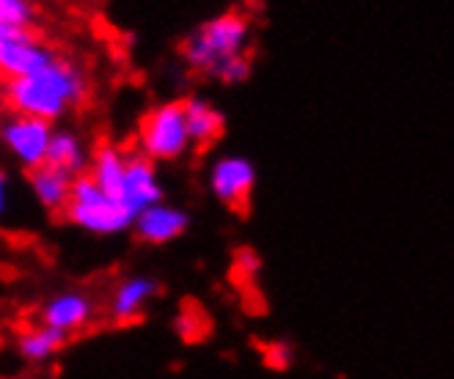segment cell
I'll return each mask as SVG.
<instances>
[{
  "instance_id": "1",
  "label": "cell",
  "mask_w": 454,
  "mask_h": 379,
  "mask_svg": "<svg viewBox=\"0 0 454 379\" xmlns=\"http://www.w3.org/2000/svg\"><path fill=\"white\" fill-rule=\"evenodd\" d=\"M9 111L42 121H59L89 97V80L74 64L56 58L42 72L6 80Z\"/></svg>"
},
{
  "instance_id": "2",
  "label": "cell",
  "mask_w": 454,
  "mask_h": 379,
  "mask_svg": "<svg viewBox=\"0 0 454 379\" xmlns=\"http://www.w3.org/2000/svg\"><path fill=\"white\" fill-rule=\"evenodd\" d=\"M251 36H254L251 19L239 12H226V14H218L201 22L199 28L184 39L182 58L191 69L209 77L223 61L248 56Z\"/></svg>"
},
{
  "instance_id": "3",
  "label": "cell",
  "mask_w": 454,
  "mask_h": 379,
  "mask_svg": "<svg viewBox=\"0 0 454 379\" xmlns=\"http://www.w3.org/2000/svg\"><path fill=\"white\" fill-rule=\"evenodd\" d=\"M64 218L72 226L83 228L94 236H116V234H124L136 226V214H132V209L124 201L105 193L89 174L74 176Z\"/></svg>"
},
{
  "instance_id": "4",
  "label": "cell",
  "mask_w": 454,
  "mask_h": 379,
  "mask_svg": "<svg viewBox=\"0 0 454 379\" xmlns=\"http://www.w3.org/2000/svg\"><path fill=\"white\" fill-rule=\"evenodd\" d=\"M193 138L188 127V107L184 99L163 102L138 124V151L154 162H174L193 151Z\"/></svg>"
},
{
  "instance_id": "5",
  "label": "cell",
  "mask_w": 454,
  "mask_h": 379,
  "mask_svg": "<svg viewBox=\"0 0 454 379\" xmlns=\"http://www.w3.org/2000/svg\"><path fill=\"white\" fill-rule=\"evenodd\" d=\"M52 132L56 129H52L50 121L12 113L0 121V143H4L6 151L31 174L47 162V149L52 141Z\"/></svg>"
},
{
  "instance_id": "6",
  "label": "cell",
  "mask_w": 454,
  "mask_h": 379,
  "mask_svg": "<svg viewBox=\"0 0 454 379\" xmlns=\"http://www.w3.org/2000/svg\"><path fill=\"white\" fill-rule=\"evenodd\" d=\"M256 179H259L256 166L248 157H239V154L218 157L212 162V171H209V193L226 209L243 214L251 206Z\"/></svg>"
},
{
  "instance_id": "7",
  "label": "cell",
  "mask_w": 454,
  "mask_h": 379,
  "mask_svg": "<svg viewBox=\"0 0 454 379\" xmlns=\"http://www.w3.org/2000/svg\"><path fill=\"white\" fill-rule=\"evenodd\" d=\"M56 50L42 44L31 31L0 36V77H28L56 61Z\"/></svg>"
},
{
  "instance_id": "8",
  "label": "cell",
  "mask_w": 454,
  "mask_h": 379,
  "mask_svg": "<svg viewBox=\"0 0 454 379\" xmlns=\"http://www.w3.org/2000/svg\"><path fill=\"white\" fill-rule=\"evenodd\" d=\"M166 196L163 182L157 176V162L149 159L141 151H132L127 157V176H124V196L121 201L132 209V214H138L154 204H160Z\"/></svg>"
},
{
  "instance_id": "9",
  "label": "cell",
  "mask_w": 454,
  "mask_h": 379,
  "mask_svg": "<svg viewBox=\"0 0 454 379\" xmlns=\"http://www.w3.org/2000/svg\"><path fill=\"white\" fill-rule=\"evenodd\" d=\"M91 319H94V300L77 289L52 294L42 306V324H47V328L59 330L64 336L80 333Z\"/></svg>"
},
{
  "instance_id": "10",
  "label": "cell",
  "mask_w": 454,
  "mask_h": 379,
  "mask_svg": "<svg viewBox=\"0 0 454 379\" xmlns=\"http://www.w3.org/2000/svg\"><path fill=\"white\" fill-rule=\"evenodd\" d=\"M191 228V214L182 206H171L166 201H160L149 209H144L136 218V236L146 245H168V242L179 239L184 231Z\"/></svg>"
},
{
  "instance_id": "11",
  "label": "cell",
  "mask_w": 454,
  "mask_h": 379,
  "mask_svg": "<svg viewBox=\"0 0 454 379\" xmlns=\"http://www.w3.org/2000/svg\"><path fill=\"white\" fill-rule=\"evenodd\" d=\"M157 291H160V283L149 275L124 278L111 294V303H108L111 319L119 324H129V321L141 319V313L149 308V303L157 297Z\"/></svg>"
},
{
  "instance_id": "12",
  "label": "cell",
  "mask_w": 454,
  "mask_h": 379,
  "mask_svg": "<svg viewBox=\"0 0 454 379\" xmlns=\"http://www.w3.org/2000/svg\"><path fill=\"white\" fill-rule=\"evenodd\" d=\"M127 151H121L119 146L114 143H102L97 146V151L91 154V162H89V176L105 190L108 196L119 198L124 196V176H127Z\"/></svg>"
},
{
  "instance_id": "13",
  "label": "cell",
  "mask_w": 454,
  "mask_h": 379,
  "mask_svg": "<svg viewBox=\"0 0 454 379\" xmlns=\"http://www.w3.org/2000/svg\"><path fill=\"white\" fill-rule=\"evenodd\" d=\"M89 162H91V154H89L83 138H80L77 132H72V129H56V132H52L44 166L59 168V171H64V174H69L74 179V176L89 171Z\"/></svg>"
},
{
  "instance_id": "14",
  "label": "cell",
  "mask_w": 454,
  "mask_h": 379,
  "mask_svg": "<svg viewBox=\"0 0 454 379\" xmlns=\"http://www.w3.org/2000/svg\"><path fill=\"white\" fill-rule=\"evenodd\" d=\"M184 107H188V127H191L193 146L196 149L215 146L226 132V116L209 99L201 97L184 99Z\"/></svg>"
},
{
  "instance_id": "15",
  "label": "cell",
  "mask_w": 454,
  "mask_h": 379,
  "mask_svg": "<svg viewBox=\"0 0 454 379\" xmlns=\"http://www.w3.org/2000/svg\"><path fill=\"white\" fill-rule=\"evenodd\" d=\"M72 176L59 171V168H50L42 166L36 171L28 174V184H31V193L36 198V204L47 212H64L72 196Z\"/></svg>"
},
{
  "instance_id": "16",
  "label": "cell",
  "mask_w": 454,
  "mask_h": 379,
  "mask_svg": "<svg viewBox=\"0 0 454 379\" xmlns=\"http://www.w3.org/2000/svg\"><path fill=\"white\" fill-rule=\"evenodd\" d=\"M67 338L69 336L47 328V324H39V328L25 330L17 338V352H20V358H25L28 363H47L50 358H56L64 349Z\"/></svg>"
},
{
  "instance_id": "17",
  "label": "cell",
  "mask_w": 454,
  "mask_h": 379,
  "mask_svg": "<svg viewBox=\"0 0 454 379\" xmlns=\"http://www.w3.org/2000/svg\"><path fill=\"white\" fill-rule=\"evenodd\" d=\"M34 17L36 12L31 0H0V36L31 31Z\"/></svg>"
},
{
  "instance_id": "18",
  "label": "cell",
  "mask_w": 454,
  "mask_h": 379,
  "mask_svg": "<svg viewBox=\"0 0 454 379\" xmlns=\"http://www.w3.org/2000/svg\"><path fill=\"white\" fill-rule=\"evenodd\" d=\"M251 72H254L251 56H237V58L223 61L209 77L218 80L221 86H243V83H248V80H251Z\"/></svg>"
},
{
  "instance_id": "19",
  "label": "cell",
  "mask_w": 454,
  "mask_h": 379,
  "mask_svg": "<svg viewBox=\"0 0 454 379\" xmlns=\"http://www.w3.org/2000/svg\"><path fill=\"white\" fill-rule=\"evenodd\" d=\"M9 204H12V190H9V176L0 171V220L9 214Z\"/></svg>"
},
{
  "instance_id": "20",
  "label": "cell",
  "mask_w": 454,
  "mask_h": 379,
  "mask_svg": "<svg viewBox=\"0 0 454 379\" xmlns=\"http://www.w3.org/2000/svg\"><path fill=\"white\" fill-rule=\"evenodd\" d=\"M273 349H276V360H273V366L286 368V366L292 363V352H289L286 346H273Z\"/></svg>"
},
{
  "instance_id": "21",
  "label": "cell",
  "mask_w": 454,
  "mask_h": 379,
  "mask_svg": "<svg viewBox=\"0 0 454 379\" xmlns=\"http://www.w3.org/2000/svg\"><path fill=\"white\" fill-rule=\"evenodd\" d=\"M9 111V99H6V86H0V121H4V113Z\"/></svg>"
}]
</instances>
